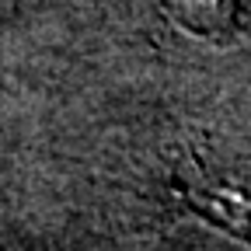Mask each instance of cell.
<instances>
[{"instance_id":"1","label":"cell","mask_w":251,"mask_h":251,"mask_svg":"<svg viewBox=\"0 0 251 251\" xmlns=\"http://www.w3.org/2000/svg\"><path fill=\"white\" fill-rule=\"evenodd\" d=\"M185 196L216 227L251 241V153H196L185 171Z\"/></svg>"},{"instance_id":"2","label":"cell","mask_w":251,"mask_h":251,"mask_svg":"<svg viewBox=\"0 0 251 251\" xmlns=\"http://www.w3.org/2000/svg\"><path fill=\"white\" fill-rule=\"evenodd\" d=\"M171 21L199 39H230L251 0H161Z\"/></svg>"}]
</instances>
